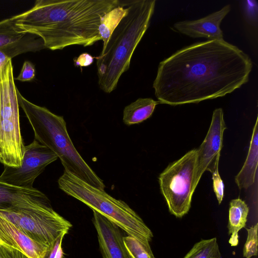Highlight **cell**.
Segmentation results:
<instances>
[{
	"instance_id": "obj_12",
	"label": "cell",
	"mask_w": 258,
	"mask_h": 258,
	"mask_svg": "<svg viewBox=\"0 0 258 258\" xmlns=\"http://www.w3.org/2000/svg\"><path fill=\"white\" fill-rule=\"evenodd\" d=\"M51 207L48 197L35 188H22L0 182V210Z\"/></svg>"
},
{
	"instance_id": "obj_6",
	"label": "cell",
	"mask_w": 258,
	"mask_h": 258,
	"mask_svg": "<svg viewBox=\"0 0 258 258\" xmlns=\"http://www.w3.org/2000/svg\"><path fill=\"white\" fill-rule=\"evenodd\" d=\"M16 89L10 59L0 67V162L18 168L22 165L25 146L21 133Z\"/></svg>"
},
{
	"instance_id": "obj_14",
	"label": "cell",
	"mask_w": 258,
	"mask_h": 258,
	"mask_svg": "<svg viewBox=\"0 0 258 258\" xmlns=\"http://www.w3.org/2000/svg\"><path fill=\"white\" fill-rule=\"evenodd\" d=\"M0 238L8 246L20 250L30 258H43L48 248L30 238L1 216Z\"/></svg>"
},
{
	"instance_id": "obj_18",
	"label": "cell",
	"mask_w": 258,
	"mask_h": 258,
	"mask_svg": "<svg viewBox=\"0 0 258 258\" xmlns=\"http://www.w3.org/2000/svg\"><path fill=\"white\" fill-rule=\"evenodd\" d=\"M159 103L151 98H140L125 107L123 121L127 125L138 124L149 118Z\"/></svg>"
},
{
	"instance_id": "obj_5",
	"label": "cell",
	"mask_w": 258,
	"mask_h": 258,
	"mask_svg": "<svg viewBox=\"0 0 258 258\" xmlns=\"http://www.w3.org/2000/svg\"><path fill=\"white\" fill-rule=\"evenodd\" d=\"M59 188L116 225L147 246L153 237L151 229L126 203L117 200L64 170L58 179Z\"/></svg>"
},
{
	"instance_id": "obj_7",
	"label": "cell",
	"mask_w": 258,
	"mask_h": 258,
	"mask_svg": "<svg viewBox=\"0 0 258 258\" xmlns=\"http://www.w3.org/2000/svg\"><path fill=\"white\" fill-rule=\"evenodd\" d=\"M197 149L187 152L178 160L169 164L160 174L161 192L170 214L181 218L189 211L194 186V176Z\"/></svg>"
},
{
	"instance_id": "obj_21",
	"label": "cell",
	"mask_w": 258,
	"mask_h": 258,
	"mask_svg": "<svg viewBox=\"0 0 258 258\" xmlns=\"http://www.w3.org/2000/svg\"><path fill=\"white\" fill-rule=\"evenodd\" d=\"M26 34L17 27L15 16L0 21V48L20 40Z\"/></svg>"
},
{
	"instance_id": "obj_2",
	"label": "cell",
	"mask_w": 258,
	"mask_h": 258,
	"mask_svg": "<svg viewBox=\"0 0 258 258\" xmlns=\"http://www.w3.org/2000/svg\"><path fill=\"white\" fill-rule=\"evenodd\" d=\"M120 2L38 0L30 10L15 17L17 27L25 33L40 37L46 48L88 46L101 40L98 32L101 19Z\"/></svg>"
},
{
	"instance_id": "obj_23",
	"label": "cell",
	"mask_w": 258,
	"mask_h": 258,
	"mask_svg": "<svg viewBox=\"0 0 258 258\" xmlns=\"http://www.w3.org/2000/svg\"><path fill=\"white\" fill-rule=\"evenodd\" d=\"M257 227L258 224L247 228V237L243 249V256L251 258L257 255Z\"/></svg>"
},
{
	"instance_id": "obj_15",
	"label": "cell",
	"mask_w": 258,
	"mask_h": 258,
	"mask_svg": "<svg viewBox=\"0 0 258 258\" xmlns=\"http://www.w3.org/2000/svg\"><path fill=\"white\" fill-rule=\"evenodd\" d=\"M257 117L252 130L250 146L244 164L235 177V181L240 189H247L255 180L258 162Z\"/></svg>"
},
{
	"instance_id": "obj_29",
	"label": "cell",
	"mask_w": 258,
	"mask_h": 258,
	"mask_svg": "<svg viewBox=\"0 0 258 258\" xmlns=\"http://www.w3.org/2000/svg\"><path fill=\"white\" fill-rule=\"evenodd\" d=\"M93 58L89 53H83L74 59V64L77 67H87L93 63Z\"/></svg>"
},
{
	"instance_id": "obj_22",
	"label": "cell",
	"mask_w": 258,
	"mask_h": 258,
	"mask_svg": "<svg viewBox=\"0 0 258 258\" xmlns=\"http://www.w3.org/2000/svg\"><path fill=\"white\" fill-rule=\"evenodd\" d=\"M125 247L132 258H155L151 246H147L130 235L123 236Z\"/></svg>"
},
{
	"instance_id": "obj_20",
	"label": "cell",
	"mask_w": 258,
	"mask_h": 258,
	"mask_svg": "<svg viewBox=\"0 0 258 258\" xmlns=\"http://www.w3.org/2000/svg\"><path fill=\"white\" fill-rule=\"evenodd\" d=\"M183 258H221L216 237L196 243Z\"/></svg>"
},
{
	"instance_id": "obj_1",
	"label": "cell",
	"mask_w": 258,
	"mask_h": 258,
	"mask_svg": "<svg viewBox=\"0 0 258 258\" xmlns=\"http://www.w3.org/2000/svg\"><path fill=\"white\" fill-rule=\"evenodd\" d=\"M249 56L224 39L184 47L161 61L153 84L160 103L176 106L223 97L249 80Z\"/></svg>"
},
{
	"instance_id": "obj_27",
	"label": "cell",
	"mask_w": 258,
	"mask_h": 258,
	"mask_svg": "<svg viewBox=\"0 0 258 258\" xmlns=\"http://www.w3.org/2000/svg\"><path fill=\"white\" fill-rule=\"evenodd\" d=\"M35 70L33 64L29 61H25L21 71L16 80L22 82L30 81L35 77Z\"/></svg>"
},
{
	"instance_id": "obj_10",
	"label": "cell",
	"mask_w": 258,
	"mask_h": 258,
	"mask_svg": "<svg viewBox=\"0 0 258 258\" xmlns=\"http://www.w3.org/2000/svg\"><path fill=\"white\" fill-rule=\"evenodd\" d=\"M226 129L222 108L213 111L211 124L207 135L197 149L196 162L194 171V186L197 187L204 172L212 173L218 168L220 153L223 147V134Z\"/></svg>"
},
{
	"instance_id": "obj_8",
	"label": "cell",
	"mask_w": 258,
	"mask_h": 258,
	"mask_svg": "<svg viewBox=\"0 0 258 258\" xmlns=\"http://www.w3.org/2000/svg\"><path fill=\"white\" fill-rule=\"evenodd\" d=\"M0 216L9 221L34 240L47 247L72 224L52 207L40 209L0 210Z\"/></svg>"
},
{
	"instance_id": "obj_16",
	"label": "cell",
	"mask_w": 258,
	"mask_h": 258,
	"mask_svg": "<svg viewBox=\"0 0 258 258\" xmlns=\"http://www.w3.org/2000/svg\"><path fill=\"white\" fill-rule=\"evenodd\" d=\"M229 206L227 227L230 238L228 242L231 246H236L239 243L238 232L245 226L249 208L240 198L231 200Z\"/></svg>"
},
{
	"instance_id": "obj_3",
	"label": "cell",
	"mask_w": 258,
	"mask_h": 258,
	"mask_svg": "<svg viewBox=\"0 0 258 258\" xmlns=\"http://www.w3.org/2000/svg\"><path fill=\"white\" fill-rule=\"evenodd\" d=\"M155 0L127 1V13L111 35L97 57L98 85L110 93L127 71L137 46L149 27Z\"/></svg>"
},
{
	"instance_id": "obj_9",
	"label": "cell",
	"mask_w": 258,
	"mask_h": 258,
	"mask_svg": "<svg viewBox=\"0 0 258 258\" xmlns=\"http://www.w3.org/2000/svg\"><path fill=\"white\" fill-rule=\"evenodd\" d=\"M57 155L36 140L25 146L22 165L19 167L5 166L0 182L12 185L32 188L35 179L45 167L58 159Z\"/></svg>"
},
{
	"instance_id": "obj_11",
	"label": "cell",
	"mask_w": 258,
	"mask_h": 258,
	"mask_svg": "<svg viewBox=\"0 0 258 258\" xmlns=\"http://www.w3.org/2000/svg\"><path fill=\"white\" fill-rule=\"evenodd\" d=\"M93 211L92 221L103 258H132L124 244L122 230L98 212Z\"/></svg>"
},
{
	"instance_id": "obj_28",
	"label": "cell",
	"mask_w": 258,
	"mask_h": 258,
	"mask_svg": "<svg viewBox=\"0 0 258 258\" xmlns=\"http://www.w3.org/2000/svg\"><path fill=\"white\" fill-rule=\"evenodd\" d=\"M0 258H30L20 250L10 246L0 245Z\"/></svg>"
},
{
	"instance_id": "obj_19",
	"label": "cell",
	"mask_w": 258,
	"mask_h": 258,
	"mask_svg": "<svg viewBox=\"0 0 258 258\" xmlns=\"http://www.w3.org/2000/svg\"><path fill=\"white\" fill-rule=\"evenodd\" d=\"M127 1H120L116 7L104 14L101 18L98 32L104 48L112 32L127 13Z\"/></svg>"
},
{
	"instance_id": "obj_25",
	"label": "cell",
	"mask_w": 258,
	"mask_h": 258,
	"mask_svg": "<svg viewBox=\"0 0 258 258\" xmlns=\"http://www.w3.org/2000/svg\"><path fill=\"white\" fill-rule=\"evenodd\" d=\"M67 232L61 233L48 247L43 258H63L64 252L62 248V242L64 235Z\"/></svg>"
},
{
	"instance_id": "obj_13",
	"label": "cell",
	"mask_w": 258,
	"mask_h": 258,
	"mask_svg": "<svg viewBox=\"0 0 258 258\" xmlns=\"http://www.w3.org/2000/svg\"><path fill=\"white\" fill-rule=\"evenodd\" d=\"M230 10L231 6L227 5L220 10L202 18L177 22L174 24L173 27L180 33L190 37L222 40L223 33L220 24Z\"/></svg>"
},
{
	"instance_id": "obj_17",
	"label": "cell",
	"mask_w": 258,
	"mask_h": 258,
	"mask_svg": "<svg viewBox=\"0 0 258 258\" xmlns=\"http://www.w3.org/2000/svg\"><path fill=\"white\" fill-rule=\"evenodd\" d=\"M46 48L43 40L37 36L27 33L20 40L0 48V67L17 55Z\"/></svg>"
},
{
	"instance_id": "obj_24",
	"label": "cell",
	"mask_w": 258,
	"mask_h": 258,
	"mask_svg": "<svg viewBox=\"0 0 258 258\" xmlns=\"http://www.w3.org/2000/svg\"><path fill=\"white\" fill-rule=\"evenodd\" d=\"M242 10L245 21L249 24L256 26L257 24V3L256 1L242 2Z\"/></svg>"
},
{
	"instance_id": "obj_4",
	"label": "cell",
	"mask_w": 258,
	"mask_h": 258,
	"mask_svg": "<svg viewBox=\"0 0 258 258\" xmlns=\"http://www.w3.org/2000/svg\"><path fill=\"white\" fill-rule=\"evenodd\" d=\"M19 106L26 114L35 140L47 147L60 159L64 170L90 185L104 190L105 185L75 147L68 134L63 116L25 99L16 89Z\"/></svg>"
},
{
	"instance_id": "obj_30",
	"label": "cell",
	"mask_w": 258,
	"mask_h": 258,
	"mask_svg": "<svg viewBox=\"0 0 258 258\" xmlns=\"http://www.w3.org/2000/svg\"><path fill=\"white\" fill-rule=\"evenodd\" d=\"M0 245H4V246H8V245H7L0 238Z\"/></svg>"
},
{
	"instance_id": "obj_26",
	"label": "cell",
	"mask_w": 258,
	"mask_h": 258,
	"mask_svg": "<svg viewBox=\"0 0 258 258\" xmlns=\"http://www.w3.org/2000/svg\"><path fill=\"white\" fill-rule=\"evenodd\" d=\"M212 174L213 190L220 205L224 197V183L220 176L218 168L216 169Z\"/></svg>"
}]
</instances>
